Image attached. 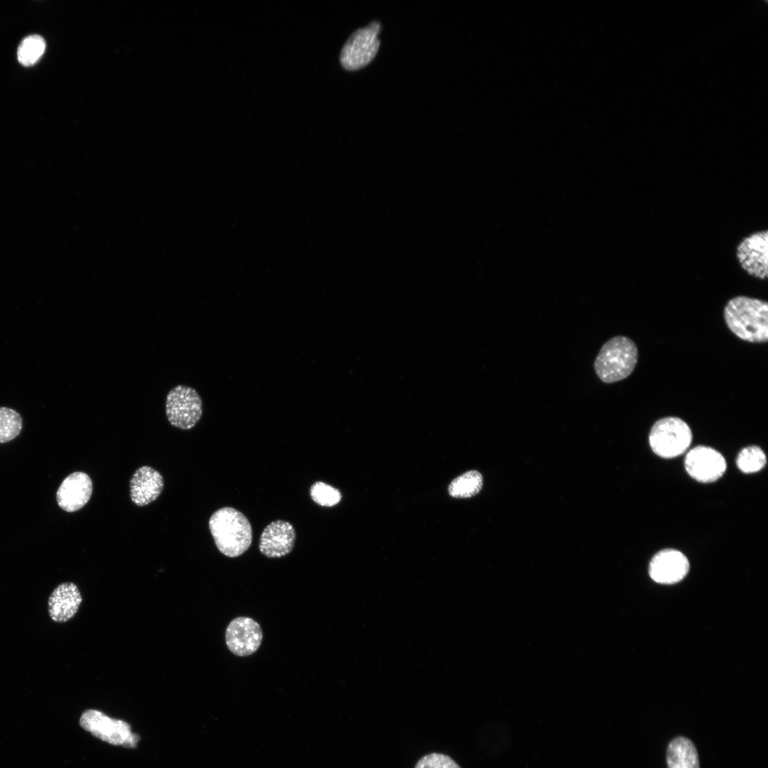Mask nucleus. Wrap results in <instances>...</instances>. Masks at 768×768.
Listing matches in <instances>:
<instances>
[{
  "label": "nucleus",
  "instance_id": "obj_17",
  "mask_svg": "<svg viewBox=\"0 0 768 768\" xmlns=\"http://www.w3.org/2000/svg\"><path fill=\"white\" fill-rule=\"evenodd\" d=\"M483 486V477L476 470L464 472L453 479L448 486L449 494L457 498H466L477 494Z\"/></svg>",
  "mask_w": 768,
  "mask_h": 768
},
{
  "label": "nucleus",
  "instance_id": "obj_3",
  "mask_svg": "<svg viewBox=\"0 0 768 768\" xmlns=\"http://www.w3.org/2000/svg\"><path fill=\"white\" fill-rule=\"evenodd\" d=\"M638 361L635 343L624 336H616L601 347L594 362L597 377L604 383H613L627 378Z\"/></svg>",
  "mask_w": 768,
  "mask_h": 768
},
{
  "label": "nucleus",
  "instance_id": "obj_9",
  "mask_svg": "<svg viewBox=\"0 0 768 768\" xmlns=\"http://www.w3.org/2000/svg\"><path fill=\"white\" fill-rule=\"evenodd\" d=\"M685 468L688 474L696 481L710 483L722 476L726 470V462L717 450L710 447L699 445L687 453Z\"/></svg>",
  "mask_w": 768,
  "mask_h": 768
},
{
  "label": "nucleus",
  "instance_id": "obj_15",
  "mask_svg": "<svg viewBox=\"0 0 768 768\" xmlns=\"http://www.w3.org/2000/svg\"><path fill=\"white\" fill-rule=\"evenodd\" d=\"M82 598L75 584L63 582L58 585L48 599V613L55 622H65L77 613Z\"/></svg>",
  "mask_w": 768,
  "mask_h": 768
},
{
  "label": "nucleus",
  "instance_id": "obj_13",
  "mask_svg": "<svg viewBox=\"0 0 768 768\" xmlns=\"http://www.w3.org/2000/svg\"><path fill=\"white\" fill-rule=\"evenodd\" d=\"M295 539V530L290 523L282 520L274 521L267 525L262 533L259 550L267 558H281L292 552Z\"/></svg>",
  "mask_w": 768,
  "mask_h": 768
},
{
  "label": "nucleus",
  "instance_id": "obj_8",
  "mask_svg": "<svg viewBox=\"0 0 768 768\" xmlns=\"http://www.w3.org/2000/svg\"><path fill=\"white\" fill-rule=\"evenodd\" d=\"M735 257L740 268L760 280L768 277V230H757L743 237L735 247Z\"/></svg>",
  "mask_w": 768,
  "mask_h": 768
},
{
  "label": "nucleus",
  "instance_id": "obj_6",
  "mask_svg": "<svg viewBox=\"0 0 768 768\" xmlns=\"http://www.w3.org/2000/svg\"><path fill=\"white\" fill-rule=\"evenodd\" d=\"M378 21H373L354 31L344 44L340 62L347 70H357L366 67L375 58L380 46L378 36L380 31Z\"/></svg>",
  "mask_w": 768,
  "mask_h": 768
},
{
  "label": "nucleus",
  "instance_id": "obj_7",
  "mask_svg": "<svg viewBox=\"0 0 768 768\" xmlns=\"http://www.w3.org/2000/svg\"><path fill=\"white\" fill-rule=\"evenodd\" d=\"M165 410L171 425L181 430H190L202 416L203 402L194 388L178 385L168 393Z\"/></svg>",
  "mask_w": 768,
  "mask_h": 768
},
{
  "label": "nucleus",
  "instance_id": "obj_10",
  "mask_svg": "<svg viewBox=\"0 0 768 768\" xmlns=\"http://www.w3.org/2000/svg\"><path fill=\"white\" fill-rule=\"evenodd\" d=\"M262 636V629L256 621L247 617H238L227 626L225 643L233 654L247 656L259 649Z\"/></svg>",
  "mask_w": 768,
  "mask_h": 768
},
{
  "label": "nucleus",
  "instance_id": "obj_12",
  "mask_svg": "<svg viewBox=\"0 0 768 768\" xmlns=\"http://www.w3.org/2000/svg\"><path fill=\"white\" fill-rule=\"evenodd\" d=\"M92 483L90 476L82 471H75L65 478L56 492L58 506L67 512L82 508L90 500Z\"/></svg>",
  "mask_w": 768,
  "mask_h": 768
},
{
  "label": "nucleus",
  "instance_id": "obj_21",
  "mask_svg": "<svg viewBox=\"0 0 768 768\" xmlns=\"http://www.w3.org/2000/svg\"><path fill=\"white\" fill-rule=\"evenodd\" d=\"M310 496L316 503L326 507L338 504L342 498L338 489L322 481H316L311 486Z\"/></svg>",
  "mask_w": 768,
  "mask_h": 768
},
{
  "label": "nucleus",
  "instance_id": "obj_1",
  "mask_svg": "<svg viewBox=\"0 0 768 768\" xmlns=\"http://www.w3.org/2000/svg\"><path fill=\"white\" fill-rule=\"evenodd\" d=\"M723 316L728 329L741 340L754 343L767 341V302L745 295L735 296L725 306Z\"/></svg>",
  "mask_w": 768,
  "mask_h": 768
},
{
  "label": "nucleus",
  "instance_id": "obj_11",
  "mask_svg": "<svg viewBox=\"0 0 768 768\" xmlns=\"http://www.w3.org/2000/svg\"><path fill=\"white\" fill-rule=\"evenodd\" d=\"M689 567L688 560L683 553L675 549H664L651 559L649 575L658 583L675 584L685 577Z\"/></svg>",
  "mask_w": 768,
  "mask_h": 768
},
{
  "label": "nucleus",
  "instance_id": "obj_5",
  "mask_svg": "<svg viewBox=\"0 0 768 768\" xmlns=\"http://www.w3.org/2000/svg\"><path fill=\"white\" fill-rule=\"evenodd\" d=\"M80 725L94 737L116 746L135 748L140 739L132 732L127 722L112 718L98 710H85L80 716Z\"/></svg>",
  "mask_w": 768,
  "mask_h": 768
},
{
  "label": "nucleus",
  "instance_id": "obj_22",
  "mask_svg": "<svg viewBox=\"0 0 768 768\" xmlns=\"http://www.w3.org/2000/svg\"><path fill=\"white\" fill-rule=\"evenodd\" d=\"M415 768H460L449 756L432 753L422 757Z\"/></svg>",
  "mask_w": 768,
  "mask_h": 768
},
{
  "label": "nucleus",
  "instance_id": "obj_2",
  "mask_svg": "<svg viewBox=\"0 0 768 768\" xmlns=\"http://www.w3.org/2000/svg\"><path fill=\"white\" fill-rule=\"evenodd\" d=\"M209 528L217 548L229 558L241 555L252 543L250 523L234 508L223 507L215 511L210 518Z\"/></svg>",
  "mask_w": 768,
  "mask_h": 768
},
{
  "label": "nucleus",
  "instance_id": "obj_4",
  "mask_svg": "<svg viewBox=\"0 0 768 768\" xmlns=\"http://www.w3.org/2000/svg\"><path fill=\"white\" fill-rule=\"evenodd\" d=\"M688 425L677 417L658 420L651 427L649 440L651 449L658 456L671 459L684 453L692 442Z\"/></svg>",
  "mask_w": 768,
  "mask_h": 768
},
{
  "label": "nucleus",
  "instance_id": "obj_14",
  "mask_svg": "<svg viewBox=\"0 0 768 768\" xmlns=\"http://www.w3.org/2000/svg\"><path fill=\"white\" fill-rule=\"evenodd\" d=\"M164 489L161 474L151 466H143L130 480V497L133 503L144 506L155 501Z\"/></svg>",
  "mask_w": 768,
  "mask_h": 768
},
{
  "label": "nucleus",
  "instance_id": "obj_18",
  "mask_svg": "<svg viewBox=\"0 0 768 768\" xmlns=\"http://www.w3.org/2000/svg\"><path fill=\"white\" fill-rule=\"evenodd\" d=\"M46 49V42L39 35H31L22 40L20 43L17 57L21 64L31 66L35 64L42 56Z\"/></svg>",
  "mask_w": 768,
  "mask_h": 768
},
{
  "label": "nucleus",
  "instance_id": "obj_16",
  "mask_svg": "<svg viewBox=\"0 0 768 768\" xmlns=\"http://www.w3.org/2000/svg\"><path fill=\"white\" fill-rule=\"evenodd\" d=\"M668 768H700L699 758L693 742L679 736L668 744L666 752Z\"/></svg>",
  "mask_w": 768,
  "mask_h": 768
},
{
  "label": "nucleus",
  "instance_id": "obj_20",
  "mask_svg": "<svg viewBox=\"0 0 768 768\" xmlns=\"http://www.w3.org/2000/svg\"><path fill=\"white\" fill-rule=\"evenodd\" d=\"M767 463L764 451L758 446L752 445L742 449L737 455L736 464L739 469L746 474L760 471Z\"/></svg>",
  "mask_w": 768,
  "mask_h": 768
},
{
  "label": "nucleus",
  "instance_id": "obj_19",
  "mask_svg": "<svg viewBox=\"0 0 768 768\" xmlns=\"http://www.w3.org/2000/svg\"><path fill=\"white\" fill-rule=\"evenodd\" d=\"M23 420L15 410L0 407V443L13 440L21 432Z\"/></svg>",
  "mask_w": 768,
  "mask_h": 768
}]
</instances>
